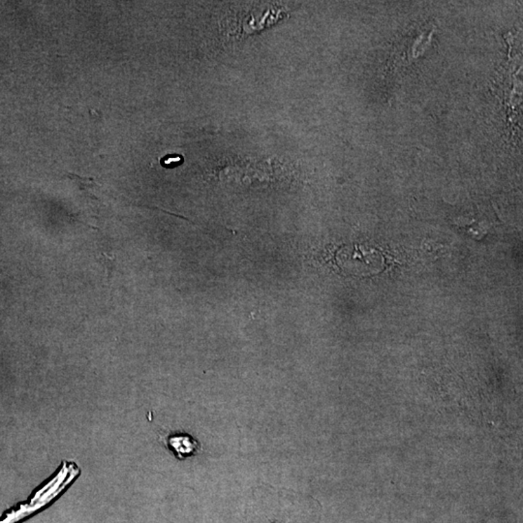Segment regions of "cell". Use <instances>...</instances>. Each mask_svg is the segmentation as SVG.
Returning a JSON list of instances; mask_svg holds the SVG:
<instances>
[{
  "instance_id": "7a4b0ae2",
  "label": "cell",
  "mask_w": 523,
  "mask_h": 523,
  "mask_svg": "<svg viewBox=\"0 0 523 523\" xmlns=\"http://www.w3.org/2000/svg\"><path fill=\"white\" fill-rule=\"evenodd\" d=\"M273 523H279V522H273Z\"/></svg>"
},
{
  "instance_id": "6da1fadb",
  "label": "cell",
  "mask_w": 523,
  "mask_h": 523,
  "mask_svg": "<svg viewBox=\"0 0 523 523\" xmlns=\"http://www.w3.org/2000/svg\"><path fill=\"white\" fill-rule=\"evenodd\" d=\"M165 443L176 454V458L181 459L194 456L201 451L200 443L185 434L169 436Z\"/></svg>"
}]
</instances>
